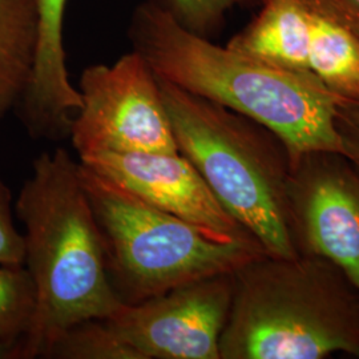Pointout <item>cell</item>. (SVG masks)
Masks as SVG:
<instances>
[{
    "label": "cell",
    "mask_w": 359,
    "mask_h": 359,
    "mask_svg": "<svg viewBox=\"0 0 359 359\" xmlns=\"http://www.w3.org/2000/svg\"><path fill=\"white\" fill-rule=\"evenodd\" d=\"M47 358L142 359L107 320L93 318L69 327L52 346Z\"/></svg>",
    "instance_id": "obj_14"
},
{
    "label": "cell",
    "mask_w": 359,
    "mask_h": 359,
    "mask_svg": "<svg viewBox=\"0 0 359 359\" xmlns=\"http://www.w3.org/2000/svg\"><path fill=\"white\" fill-rule=\"evenodd\" d=\"M309 19L310 71L338 100L359 104L358 35L311 11Z\"/></svg>",
    "instance_id": "obj_13"
},
{
    "label": "cell",
    "mask_w": 359,
    "mask_h": 359,
    "mask_svg": "<svg viewBox=\"0 0 359 359\" xmlns=\"http://www.w3.org/2000/svg\"><path fill=\"white\" fill-rule=\"evenodd\" d=\"M287 204L298 255L333 261L359 289V165L337 151L299 154Z\"/></svg>",
    "instance_id": "obj_7"
},
{
    "label": "cell",
    "mask_w": 359,
    "mask_h": 359,
    "mask_svg": "<svg viewBox=\"0 0 359 359\" xmlns=\"http://www.w3.org/2000/svg\"><path fill=\"white\" fill-rule=\"evenodd\" d=\"M79 161L147 204L225 243L261 244L219 204L192 163L175 154H96Z\"/></svg>",
    "instance_id": "obj_9"
},
{
    "label": "cell",
    "mask_w": 359,
    "mask_h": 359,
    "mask_svg": "<svg viewBox=\"0 0 359 359\" xmlns=\"http://www.w3.org/2000/svg\"><path fill=\"white\" fill-rule=\"evenodd\" d=\"M13 209L25 228V268L35 286V311L20 359L47 358L69 327L105 320L124 304L108 276L79 161L65 148L32 161Z\"/></svg>",
    "instance_id": "obj_1"
},
{
    "label": "cell",
    "mask_w": 359,
    "mask_h": 359,
    "mask_svg": "<svg viewBox=\"0 0 359 359\" xmlns=\"http://www.w3.org/2000/svg\"><path fill=\"white\" fill-rule=\"evenodd\" d=\"M79 165L102 231L108 276L123 304H140L182 285L233 273L268 255L259 245L219 241Z\"/></svg>",
    "instance_id": "obj_5"
},
{
    "label": "cell",
    "mask_w": 359,
    "mask_h": 359,
    "mask_svg": "<svg viewBox=\"0 0 359 359\" xmlns=\"http://www.w3.org/2000/svg\"><path fill=\"white\" fill-rule=\"evenodd\" d=\"M36 43L35 0H0V123L26 90Z\"/></svg>",
    "instance_id": "obj_12"
},
{
    "label": "cell",
    "mask_w": 359,
    "mask_h": 359,
    "mask_svg": "<svg viewBox=\"0 0 359 359\" xmlns=\"http://www.w3.org/2000/svg\"><path fill=\"white\" fill-rule=\"evenodd\" d=\"M0 265H25L23 233L13 222V194L7 184L0 179Z\"/></svg>",
    "instance_id": "obj_17"
},
{
    "label": "cell",
    "mask_w": 359,
    "mask_h": 359,
    "mask_svg": "<svg viewBox=\"0 0 359 359\" xmlns=\"http://www.w3.org/2000/svg\"><path fill=\"white\" fill-rule=\"evenodd\" d=\"M261 4L255 19L226 47L276 68L311 72L308 8L301 0H261Z\"/></svg>",
    "instance_id": "obj_11"
},
{
    "label": "cell",
    "mask_w": 359,
    "mask_h": 359,
    "mask_svg": "<svg viewBox=\"0 0 359 359\" xmlns=\"http://www.w3.org/2000/svg\"><path fill=\"white\" fill-rule=\"evenodd\" d=\"M309 11L359 36V0H301Z\"/></svg>",
    "instance_id": "obj_19"
},
{
    "label": "cell",
    "mask_w": 359,
    "mask_h": 359,
    "mask_svg": "<svg viewBox=\"0 0 359 359\" xmlns=\"http://www.w3.org/2000/svg\"><path fill=\"white\" fill-rule=\"evenodd\" d=\"M158 81L179 152L219 204L269 256H299L287 204L292 154L283 139L250 117Z\"/></svg>",
    "instance_id": "obj_4"
},
{
    "label": "cell",
    "mask_w": 359,
    "mask_h": 359,
    "mask_svg": "<svg viewBox=\"0 0 359 359\" xmlns=\"http://www.w3.org/2000/svg\"><path fill=\"white\" fill-rule=\"evenodd\" d=\"M233 274L221 359L359 358V289L333 261L265 255Z\"/></svg>",
    "instance_id": "obj_3"
},
{
    "label": "cell",
    "mask_w": 359,
    "mask_h": 359,
    "mask_svg": "<svg viewBox=\"0 0 359 359\" xmlns=\"http://www.w3.org/2000/svg\"><path fill=\"white\" fill-rule=\"evenodd\" d=\"M38 43L26 90L18 104L27 132L35 140L63 142L81 107V96L71 81L65 60L67 0H35Z\"/></svg>",
    "instance_id": "obj_10"
},
{
    "label": "cell",
    "mask_w": 359,
    "mask_h": 359,
    "mask_svg": "<svg viewBox=\"0 0 359 359\" xmlns=\"http://www.w3.org/2000/svg\"><path fill=\"white\" fill-rule=\"evenodd\" d=\"M34 311L35 286L25 265H0V342L13 346L18 359Z\"/></svg>",
    "instance_id": "obj_15"
},
{
    "label": "cell",
    "mask_w": 359,
    "mask_h": 359,
    "mask_svg": "<svg viewBox=\"0 0 359 359\" xmlns=\"http://www.w3.org/2000/svg\"><path fill=\"white\" fill-rule=\"evenodd\" d=\"M129 39L158 79L277 133L292 164L309 151L341 152L334 126L338 99L313 72L276 68L217 46L179 26L149 0L135 10Z\"/></svg>",
    "instance_id": "obj_2"
},
{
    "label": "cell",
    "mask_w": 359,
    "mask_h": 359,
    "mask_svg": "<svg viewBox=\"0 0 359 359\" xmlns=\"http://www.w3.org/2000/svg\"><path fill=\"white\" fill-rule=\"evenodd\" d=\"M0 359H18V353L13 346L0 342Z\"/></svg>",
    "instance_id": "obj_20"
},
{
    "label": "cell",
    "mask_w": 359,
    "mask_h": 359,
    "mask_svg": "<svg viewBox=\"0 0 359 359\" xmlns=\"http://www.w3.org/2000/svg\"><path fill=\"white\" fill-rule=\"evenodd\" d=\"M69 140L79 158L96 154L179 152L158 77L139 52L87 67Z\"/></svg>",
    "instance_id": "obj_6"
},
{
    "label": "cell",
    "mask_w": 359,
    "mask_h": 359,
    "mask_svg": "<svg viewBox=\"0 0 359 359\" xmlns=\"http://www.w3.org/2000/svg\"><path fill=\"white\" fill-rule=\"evenodd\" d=\"M179 26L210 39L225 25L226 15L237 7H249L261 0H149Z\"/></svg>",
    "instance_id": "obj_16"
},
{
    "label": "cell",
    "mask_w": 359,
    "mask_h": 359,
    "mask_svg": "<svg viewBox=\"0 0 359 359\" xmlns=\"http://www.w3.org/2000/svg\"><path fill=\"white\" fill-rule=\"evenodd\" d=\"M233 273L187 283L140 304H124L105 320L142 359H221Z\"/></svg>",
    "instance_id": "obj_8"
},
{
    "label": "cell",
    "mask_w": 359,
    "mask_h": 359,
    "mask_svg": "<svg viewBox=\"0 0 359 359\" xmlns=\"http://www.w3.org/2000/svg\"><path fill=\"white\" fill-rule=\"evenodd\" d=\"M334 126L339 139L341 154L359 165V104L338 100L335 104Z\"/></svg>",
    "instance_id": "obj_18"
}]
</instances>
